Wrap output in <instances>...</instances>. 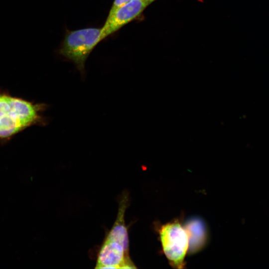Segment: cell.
Listing matches in <instances>:
<instances>
[{
    "label": "cell",
    "mask_w": 269,
    "mask_h": 269,
    "mask_svg": "<svg viewBox=\"0 0 269 269\" xmlns=\"http://www.w3.org/2000/svg\"><path fill=\"white\" fill-rule=\"evenodd\" d=\"M158 233L163 253L170 264L176 269H183L189 249V238L184 226L175 220L161 225Z\"/></svg>",
    "instance_id": "277c9868"
},
{
    "label": "cell",
    "mask_w": 269,
    "mask_h": 269,
    "mask_svg": "<svg viewBox=\"0 0 269 269\" xmlns=\"http://www.w3.org/2000/svg\"><path fill=\"white\" fill-rule=\"evenodd\" d=\"M142 0L145 1L146 2L148 3V4H150V3H151L152 2L154 1L155 0Z\"/></svg>",
    "instance_id": "ba28073f"
},
{
    "label": "cell",
    "mask_w": 269,
    "mask_h": 269,
    "mask_svg": "<svg viewBox=\"0 0 269 269\" xmlns=\"http://www.w3.org/2000/svg\"><path fill=\"white\" fill-rule=\"evenodd\" d=\"M149 4L142 0H131L118 9L102 28L100 41L137 17Z\"/></svg>",
    "instance_id": "5b68a950"
},
{
    "label": "cell",
    "mask_w": 269,
    "mask_h": 269,
    "mask_svg": "<svg viewBox=\"0 0 269 269\" xmlns=\"http://www.w3.org/2000/svg\"><path fill=\"white\" fill-rule=\"evenodd\" d=\"M102 28L88 27L68 31L60 49V53L72 61L82 75L85 63L94 47L100 42Z\"/></svg>",
    "instance_id": "3957f363"
},
{
    "label": "cell",
    "mask_w": 269,
    "mask_h": 269,
    "mask_svg": "<svg viewBox=\"0 0 269 269\" xmlns=\"http://www.w3.org/2000/svg\"><path fill=\"white\" fill-rule=\"evenodd\" d=\"M131 0H115L109 11L107 19L110 18L122 6Z\"/></svg>",
    "instance_id": "52a82bcc"
},
{
    "label": "cell",
    "mask_w": 269,
    "mask_h": 269,
    "mask_svg": "<svg viewBox=\"0 0 269 269\" xmlns=\"http://www.w3.org/2000/svg\"><path fill=\"white\" fill-rule=\"evenodd\" d=\"M184 227L189 238L190 253H196L206 245L208 239L207 229L204 222L199 218L190 219Z\"/></svg>",
    "instance_id": "8992f818"
},
{
    "label": "cell",
    "mask_w": 269,
    "mask_h": 269,
    "mask_svg": "<svg viewBox=\"0 0 269 269\" xmlns=\"http://www.w3.org/2000/svg\"><path fill=\"white\" fill-rule=\"evenodd\" d=\"M47 105L0 93V139H8L26 129L45 125Z\"/></svg>",
    "instance_id": "6da1fadb"
},
{
    "label": "cell",
    "mask_w": 269,
    "mask_h": 269,
    "mask_svg": "<svg viewBox=\"0 0 269 269\" xmlns=\"http://www.w3.org/2000/svg\"><path fill=\"white\" fill-rule=\"evenodd\" d=\"M129 199L128 193L124 192L119 201L116 220L107 234L98 254L99 258L109 265L123 266L132 261L129 256L128 230L125 220Z\"/></svg>",
    "instance_id": "7a4b0ae2"
}]
</instances>
